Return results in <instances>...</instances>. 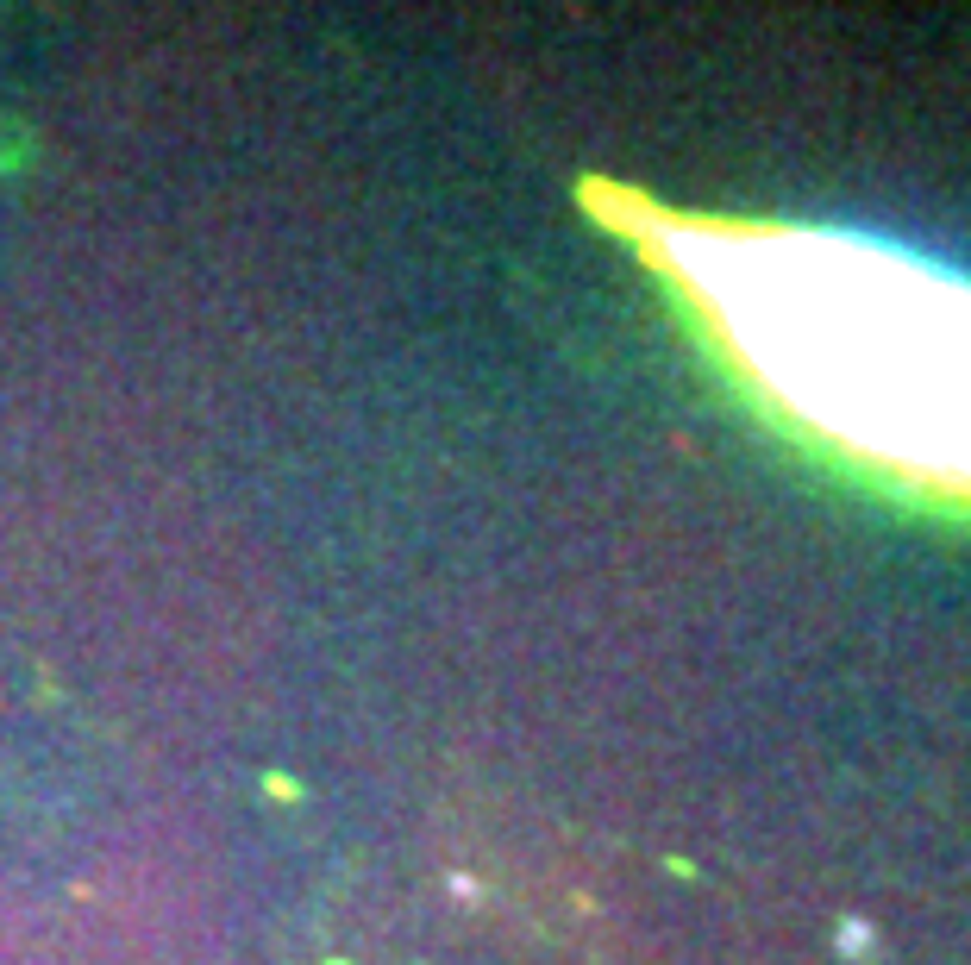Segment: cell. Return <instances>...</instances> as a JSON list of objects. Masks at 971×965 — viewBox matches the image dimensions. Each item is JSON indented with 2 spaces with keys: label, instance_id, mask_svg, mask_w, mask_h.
I'll return each mask as SVG.
<instances>
[{
  "label": "cell",
  "instance_id": "6da1fadb",
  "mask_svg": "<svg viewBox=\"0 0 971 965\" xmlns=\"http://www.w3.org/2000/svg\"><path fill=\"white\" fill-rule=\"evenodd\" d=\"M683 270L740 358L821 433L971 489V289L852 239L702 232Z\"/></svg>",
  "mask_w": 971,
  "mask_h": 965
}]
</instances>
